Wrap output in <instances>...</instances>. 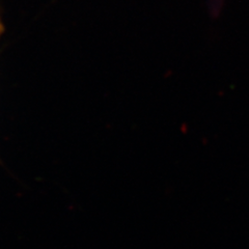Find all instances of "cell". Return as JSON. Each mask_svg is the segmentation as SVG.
I'll return each instance as SVG.
<instances>
[{
  "label": "cell",
  "mask_w": 249,
  "mask_h": 249,
  "mask_svg": "<svg viewBox=\"0 0 249 249\" xmlns=\"http://www.w3.org/2000/svg\"><path fill=\"white\" fill-rule=\"evenodd\" d=\"M4 30H5L4 23H3V21H2V18L0 17V37H1L2 35L4 34Z\"/></svg>",
  "instance_id": "obj_1"
}]
</instances>
